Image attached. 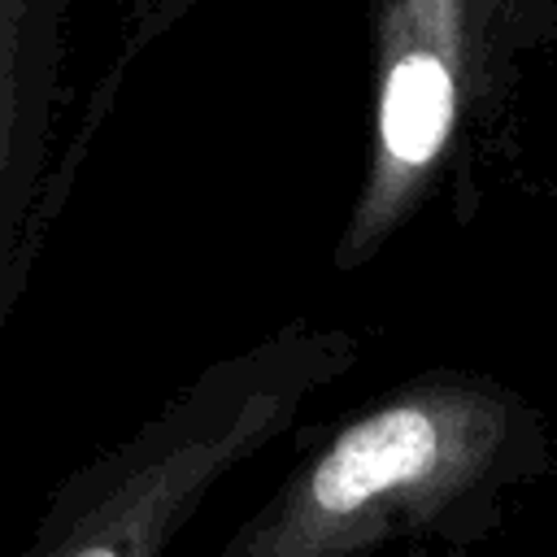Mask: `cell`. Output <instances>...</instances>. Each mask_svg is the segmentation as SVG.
Listing matches in <instances>:
<instances>
[{"instance_id":"1","label":"cell","mask_w":557,"mask_h":557,"mask_svg":"<svg viewBox=\"0 0 557 557\" xmlns=\"http://www.w3.org/2000/svg\"><path fill=\"white\" fill-rule=\"evenodd\" d=\"M557 474V426L479 370H422L326 431L231 531L222 557L474 548L509 500Z\"/></svg>"},{"instance_id":"2","label":"cell","mask_w":557,"mask_h":557,"mask_svg":"<svg viewBox=\"0 0 557 557\" xmlns=\"http://www.w3.org/2000/svg\"><path fill=\"white\" fill-rule=\"evenodd\" d=\"M557 0H374L370 126L331 265H370L418 213L466 226L513 157Z\"/></svg>"},{"instance_id":"3","label":"cell","mask_w":557,"mask_h":557,"mask_svg":"<svg viewBox=\"0 0 557 557\" xmlns=\"http://www.w3.org/2000/svg\"><path fill=\"white\" fill-rule=\"evenodd\" d=\"M352 366L357 335L305 318L213 357L52 487L22 557H170L209 496Z\"/></svg>"},{"instance_id":"4","label":"cell","mask_w":557,"mask_h":557,"mask_svg":"<svg viewBox=\"0 0 557 557\" xmlns=\"http://www.w3.org/2000/svg\"><path fill=\"white\" fill-rule=\"evenodd\" d=\"M70 0H0V335L44 252Z\"/></svg>"},{"instance_id":"5","label":"cell","mask_w":557,"mask_h":557,"mask_svg":"<svg viewBox=\"0 0 557 557\" xmlns=\"http://www.w3.org/2000/svg\"><path fill=\"white\" fill-rule=\"evenodd\" d=\"M470 548H457V544H409V548H396L392 557H466Z\"/></svg>"},{"instance_id":"6","label":"cell","mask_w":557,"mask_h":557,"mask_svg":"<svg viewBox=\"0 0 557 557\" xmlns=\"http://www.w3.org/2000/svg\"><path fill=\"white\" fill-rule=\"evenodd\" d=\"M548 196L557 200V104H553V131H548Z\"/></svg>"}]
</instances>
